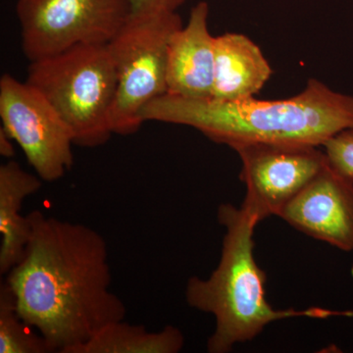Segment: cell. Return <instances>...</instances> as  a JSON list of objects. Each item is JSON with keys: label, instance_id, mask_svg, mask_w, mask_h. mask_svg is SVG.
<instances>
[{"label": "cell", "instance_id": "5b68a950", "mask_svg": "<svg viewBox=\"0 0 353 353\" xmlns=\"http://www.w3.org/2000/svg\"><path fill=\"white\" fill-rule=\"evenodd\" d=\"M183 27L178 12L131 13L108 43L117 71L111 111L114 134L129 136L143 124V109L167 94L170 39Z\"/></svg>", "mask_w": 353, "mask_h": 353}, {"label": "cell", "instance_id": "5bb4252c", "mask_svg": "<svg viewBox=\"0 0 353 353\" xmlns=\"http://www.w3.org/2000/svg\"><path fill=\"white\" fill-rule=\"evenodd\" d=\"M43 336L22 319L8 285L0 288V353H48Z\"/></svg>", "mask_w": 353, "mask_h": 353}, {"label": "cell", "instance_id": "30bf717a", "mask_svg": "<svg viewBox=\"0 0 353 353\" xmlns=\"http://www.w3.org/2000/svg\"><path fill=\"white\" fill-rule=\"evenodd\" d=\"M209 6L199 2L189 22L174 32L167 63V94L208 99L212 97L215 72V37L208 27Z\"/></svg>", "mask_w": 353, "mask_h": 353}, {"label": "cell", "instance_id": "ba28073f", "mask_svg": "<svg viewBox=\"0 0 353 353\" xmlns=\"http://www.w3.org/2000/svg\"><path fill=\"white\" fill-rule=\"evenodd\" d=\"M319 146L253 143L236 146L246 194L243 208L259 222L279 216L328 165Z\"/></svg>", "mask_w": 353, "mask_h": 353}, {"label": "cell", "instance_id": "8fae6325", "mask_svg": "<svg viewBox=\"0 0 353 353\" xmlns=\"http://www.w3.org/2000/svg\"><path fill=\"white\" fill-rule=\"evenodd\" d=\"M273 74L263 52L252 39L239 32L215 37L212 97L236 101L255 97Z\"/></svg>", "mask_w": 353, "mask_h": 353}, {"label": "cell", "instance_id": "e0dca14e", "mask_svg": "<svg viewBox=\"0 0 353 353\" xmlns=\"http://www.w3.org/2000/svg\"><path fill=\"white\" fill-rule=\"evenodd\" d=\"M13 139L9 136L3 128H0V154L6 158H12L15 155Z\"/></svg>", "mask_w": 353, "mask_h": 353}, {"label": "cell", "instance_id": "8992f818", "mask_svg": "<svg viewBox=\"0 0 353 353\" xmlns=\"http://www.w3.org/2000/svg\"><path fill=\"white\" fill-rule=\"evenodd\" d=\"M21 46L30 62L80 44H108L132 13L130 0H18Z\"/></svg>", "mask_w": 353, "mask_h": 353}, {"label": "cell", "instance_id": "9c48e42d", "mask_svg": "<svg viewBox=\"0 0 353 353\" xmlns=\"http://www.w3.org/2000/svg\"><path fill=\"white\" fill-rule=\"evenodd\" d=\"M279 217L316 240L352 252L353 182L328 162Z\"/></svg>", "mask_w": 353, "mask_h": 353}, {"label": "cell", "instance_id": "6da1fadb", "mask_svg": "<svg viewBox=\"0 0 353 353\" xmlns=\"http://www.w3.org/2000/svg\"><path fill=\"white\" fill-rule=\"evenodd\" d=\"M28 218L29 243L6 283L50 352L78 353L99 330L126 317L124 301L111 290L108 243L81 223L39 210Z\"/></svg>", "mask_w": 353, "mask_h": 353}, {"label": "cell", "instance_id": "3957f363", "mask_svg": "<svg viewBox=\"0 0 353 353\" xmlns=\"http://www.w3.org/2000/svg\"><path fill=\"white\" fill-rule=\"evenodd\" d=\"M218 221L226 229L217 268L206 279L192 277L185 288L190 307L214 317L215 330L208 352L227 353L238 343L253 340L267 325L292 317L328 319L353 317V311L311 307L304 310L272 307L266 299V275L253 255L255 227L259 221L241 206H219Z\"/></svg>", "mask_w": 353, "mask_h": 353}, {"label": "cell", "instance_id": "7c38bea8", "mask_svg": "<svg viewBox=\"0 0 353 353\" xmlns=\"http://www.w3.org/2000/svg\"><path fill=\"white\" fill-rule=\"evenodd\" d=\"M43 181L15 160L0 166V274L6 275L22 259L31 234L28 215L21 213L27 197L37 194Z\"/></svg>", "mask_w": 353, "mask_h": 353}, {"label": "cell", "instance_id": "2e32d148", "mask_svg": "<svg viewBox=\"0 0 353 353\" xmlns=\"http://www.w3.org/2000/svg\"><path fill=\"white\" fill-rule=\"evenodd\" d=\"M132 13L176 12L185 3V0H130Z\"/></svg>", "mask_w": 353, "mask_h": 353}, {"label": "cell", "instance_id": "7a4b0ae2", "mask_svg": "<svg viewBox=\"0 0 353 353\" xmlns=\"http://www.w3.org/2000/svg\"><path fill=\"white\" fill-rule=\"evenodd\" d=\"M143 122L194 128L231 148L253 143L320 146L353 128V97L311 79L301 94L279 101H225L165 94L141 113Z\"/></svg>", "mask_w": 353, "mask_h": 353}, {"label": "cell", "instance_id": "52a82bcc", "mask_svg": "<svg viewBox=\"0 0 353 353\" xmlns=\"http://www.w3.org/2000/svg\"><path fill=\"white\" fill-rule=\"evenodd\" d=\"M0 118L1 127L43 182H55L72 168L73 134L37 88L4 74L0 79Z\"/></svg>", "mask_w": 353, "mask_h": 353}, {"label": "cell", "instance_id": "4fadbf2b", "mask_svg": "<svg viewBox=\"0 0 353 353\" xmlns=\"http://www.w3.org/2000/svg\"><path fill=\"white\" fill-rule=\"evenodd\" d=\"M183 345V334L176 327L152 332L124 319L99 330L78 353H178Z\"/></svg>", "mask_w": 353, "mask_h": 353}, {"label": "cell", "instance_id": "9a60e30c", "mask_svg": "<svg viewBox=\"0 0 353 353\" xmlns=\"http://www.w3.org/2000/svg\"><path fill=\"white\" fill-rule=\"evenodd\" d=\"M323 146L330 166L353 182V128L334 134Z\"/></svg>", "mask_w": 353, "mask_h": 353}, {"label": "cell", "instance_id": "277c9868", "mask_svg": "<svg viewBox=\"0 0 353 353\" xmlns=\"http://www.w3.org/2000/svg\"><path fill=\"white\" fill-rule=\"evenodd\" d=\"M26 82L61 116L75 145L97 148L113 136L117 71L108 44H80L31 61Z\"/></svg>", "mask_w": 353, "mask_h": 353}]
</instances>
